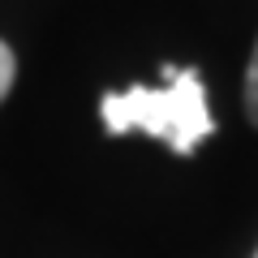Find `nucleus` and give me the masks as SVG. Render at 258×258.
Returning <instances> with one entry per match:
<instances>
[{
    "mask_svg": "<svg viewBox=\"0 0 258 258\" xmlns=\"http://www.w3.org/2000/svg\"><path fill=\"white\" fill-rule=\"evenodd\" d=\"M13 78H18V56H13V47L0 39V99L13 91Z\"/></svg>",
    "mask_w": 258,
    "mask_h": 258,
    "instance_id": "nucleus-3",
    "label": "nucleus"
},
{
    "mask_svg": "<svg viewBox=\"0 0 258 258\" xmlns=\"http://www.w3.org/2000/svg\"><path fill=\"white\" fill-rule=\"evenodd\" d=\"M245 116L258 129V43H254V56H249V69H245Z\"/></svg>",
    "mask_w": 258,
    "mask_h": 258,
    "instance_id": "nucleus-2",
    "label": "nucleus"
},
{
    "mask_svg": "<svg viewBox=\"0 0 258 258\" xmlns=\"http://www.w3.org/2000/svg\"><path fill=\"white\" fill-rule=\"evenodd\" d=\"M99 116L108 134H151L176 155H194L215 134L207 86L198 69H164L159 86L108 91L99 99Z\"/></svg>",
    "mask_w": 258,
    "mask_h": 258,
    "instance_id": "nucleus-1",
    "label": "nucleus"
},
{
    "mask_svg": "<svg viewBox=\"0 0 258 258\" xmlns=\"http://www.w3.org/2000/svg\"><path fill=\"white\" fill-rule=\"evenodd\" d=\"M254 258H258V254H254Z\"/></svg>",
    "mask_w": 258,
    "mask_h": 258,
    "instance_id": "nucleus-4",
    "label": "nucleus"
}]
</instances>
